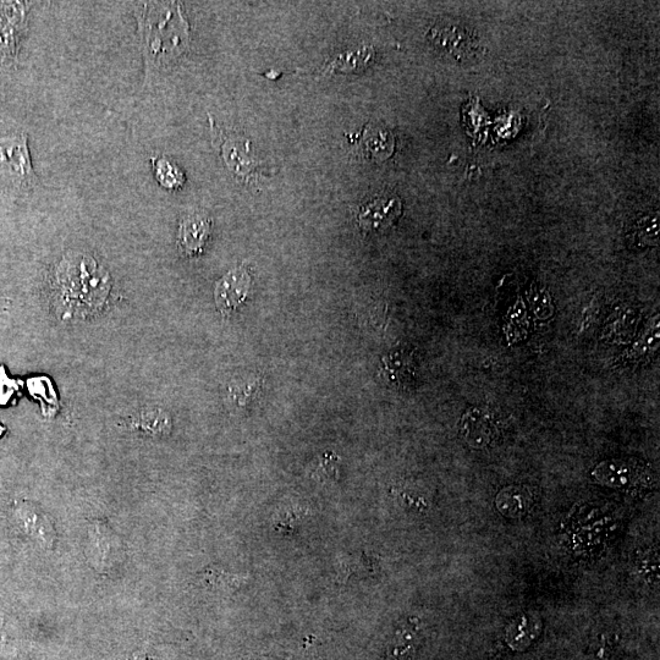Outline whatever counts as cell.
Wrapping results in <instances>:
<instances>
[{
	"instance_id": "ac0fdd59",
	"label": "cell",
	"mask_w": 660,
	"mask_h": 660,
	"mask_svg": "<svg viewBox=\"0 0 660 660\" xmlns=\"http://www.w3.org/2000/svg\"><path fill=\"white\" fill-rule=\"evenodd\" d=\"M207 580L209 583H212L213 587H216L220 581H223L224 588H231L234 586H239L242 583V577L224 574L222 571H209L207 575Z\"/></svg>"
},
{
	"instance_id": "6da1fadb",
	"label": "cell",
	"mask_w": 660,
	"mask_h": 660,
	"mask_svg": "<svg viewBox=\"0 0 660 660\" xmlns=\"http://www.w3.org/2000/svg\"><path fill=\"white\" fill-rule=\"evenodd\" d=\"M59 312L64 317L85 318L101 310L109 293V278L88 257L66 258L57 273Z\"/></svg>"
},
{
	"instance_id": "5bb4252c",
	"label": "cell",
	"mask_w": 660,
	"mask_h": 660,
	"mask_svg": "<svg viewBox=\"0 0 660 660\" xmlns=\"http://www.w3.org/2000/svg\"><path fill=\"white\" fill-rule=\"evenodd\" d=\"M632 238L640 245H654L658 240V214L637 219L631 228Z\"/></svg>"
},
{
	"instance_id": "3957f363",
	"label": "cell",
	"mask_w": 660,
	"mask_h": 660,
	"mask_svg": "<svg viewBox=\"0 0 660 660\" xmlns=\"http://www.w3.org/2000/svg\"><path fill=\"white\" fill-rule=\"evenodd\" d=\"M428 37L440 54L458 63H471L483 54L481 38L469 26L439 22Z\"/></svg>"
},
{
	"instance_id": "52a82bcc",
	"label": "cell",
	"mask_w": 660,
	"mask_h": 660,
	"mask_svg": "<svg viewBox=\"0 0 660 660\" xmlns=\"http://www.w3.org/2000/svg\"><path fill=\"white\" fill-rule=\"evenodd\" d=\"M460 434L471 448H486L498 436L497 423L489 412L471 409L461 418Z\"/></svg>"
},
{
	"instance_id": "30bf717a",
	"label": "cell",
	"mask_w": 660,
	"mask_h": 660,
	"mask_svg": "<svg viewBox=\"0 0 660 660\" xmlns=\"http://www.w3.org/2000/svg\"><path fill=\"white\" fill-rule=\"evenodd\" d=\"M374 49L370 46L361 47L356 51L346 52L338 55L332 62L324 65V74L334 73H352V71L362 70L372 62Z\"/></svg>"
},
{
	"instance_id": "9a60e30c",
	"label": "cell",
	"mask_w": 660,
	"mask_h": 660,
	"mask_svg": "<svg viewBox=\"0 0 660 660\" xmlns=\"http://www.w3.org/2000/svg\"><path fill=\"white\" fill-rule=\"evenodd\" d=\"M339 461V456L334 453L324 454L322 458L319 459L315 470H313L312 477L315 478L316 481L322 483H333L338 481L340 476Z\"/></svg>"
},
{
	"instance_id": "d6986e66",
	"label": "cell",
	"mask_w": 660,
	"mask_h": 660,
	"mask_svg": "<svg viewBox=\"0 0 660 660\" xmlns=\"http://www.w3.org/2000/svg\"><path fill=\"white\" fill-rule=\"evenodd\" d=\"M145 426H146L145 429L148 432H152V428H154V432H162L163 433V431H164V429L162 427H159L157 425H154V427H151V422L148 421L147 418H145ZM152 426H153V422H152Z\"/></svg>"
},
{
	"instance_id": "277c9868",
	"label": "cell",
	"mask_w": 660,
	"mask_h": 660,
	"mask_svg": "<svg viewBox=\"0 0 660 660\" xmlns=\"http://www.w3.org/2000/svg\"><path fill=\"white\" fill-rule=\"evenodd\" d=\"M35 181L25 135L0 139V185L26 187Z\"/></svg>"
},
{
	"instance_id": "ba28073f",
	"label": "cell",
	"mask_w": 660,
	"mask_h": 660,
	"mask_svg": "<svg viewBox=\"0 0 660 660\" xmlns=\"http://www.w3.org/2000/svg\"><path fill=\"white\" fill-rule=\"evenodd\" d=\"M536 503V495L526 486L505 487L497 495L495 505L500 514L517 519L524 517L532 510Z\"/></svg>"
},
{
	"instance_id": "8992f818",
	"label": "cell",
	"mask_w": 660,
	"mask_h": 660,
	"mask_svg": "<svg viewBox=\"0 0 660 660\" xmlns=\"http://www.w3.org/2000/svg\"><path fill=\"white\" fill-rule=\"evenodd\" d=\"M401 213H403V203L399 197H377L360 208L357 213V223L363 231L378 233L392 227Z\"/></svg>"
},
{
	"instance_id": "2e32d148",
	"label": "cell",
	"mask_w": 660,
	"mask_h": 660,
	"mask_svg": "<svg viewBox=\"0 0 660 660\" xmlns=\"http://www.w3.org/2000/svg\"><path fill=\"white\" fill-rule=\"evenodd\" d=\"M154 170H156L159 183L164 187H168V189H178L184 183L183 173L173 163H170L168 159H158L154 163Z\"/></svg>"
},
{
	"instance_id": "7c38bea8",
	"label": "cell",
	"mask_w": 660,
	"mask_h": 660,
	"mask_svg": "<svg viewBox=\"0 0 660 660\" xmlns=\"http://www.w3.org/2000/svg\"><path fill=\"white\" fill-rule=\"evenodd\" d=\"M383 363L384 372L392 383L404 384L410 382V379L414 377L412 361L404 352H393V354L384 357Z\"/></svg>"
},
{
	"instance_id": "4fadbf2b",
	"label": "cell",
	"mask_w": 660,
	"mask_h": 660,
	"mask_svg": "<svg viewBox=\"0 0 660 660\" xmlns=\"http://www.w3.org/2000/svg\"><path fill=\"white\" fill-rule=\"evenodd\" d=\"M659 344V321L658 317L653 318L642 337L636 341L632 348L627 352L630 360H638L643 356L651 354L656 350Z\"/></svg>"
},
{
	"instance_id": "e0dca14e",
	"label": "cell",
	"mask_w": 660,
	"mask_h": 660,
	"mask_svg": "<svg viewBox=\"0 0 660 660\" xmlns=\"http://www.w3.org/2000/svg\"><path fill=\"white\" fill-rule=\"evenodd\" d=\"M260 387L261 382L258 381L246 384L244 387H236L230 390V398L231 400H235L239 405H245L253 399V396L256 395Z\"/></svg>"
},
{
	"instance_id": "7a4b0ae2",
	"label": "cell",
	"mask_w": 660,
	"mask_h": 660,
	"mask_svg": "<svg viewBox=\"0 0 660 660\" xmlns=\"http://www.w3.org/2000/svg\"><path fill=\"white\" fill-rule=\"evenodd\" d=\"M172 4L145 3L137 13L143 53L150 65H163L185 46V24Z\"/></svg>"
},
{
	"instance_id": "9c48e42d",
	"label": "cell",
	"mask_w": 660,
	"mask_h": 660,
	"mask_svg": "<svg viewBox=\"0 0 660 660\" xmlns=\"http://www.w3.org/2000/svg\"><path fill=\"white\" fill-rule=\"evenodd\" d=\"M211 234V222L202 216L186 218L180 225L179 244L186 255L196 256L201 253Z\"/></svg>"
},
{
	"instance_id": "8fae6325",
	"label": "cell",
	"mask_w": 660,
	"mask_h": 660,
	"mask_svg": "<svg viewBox=\"0 0 660 660\" xmlns=\"http://www.w3.org/2000/svg\"><path fill=\"white\" fill-rule=\"evenodd\" d=\"M418 643L417 627L407 626L398 631L388 648L387 660H407L414 656Z\"/></svg>"
},
{
	"instance_id": "5b68a950",
	"label": "cell",
	"mask_w": 660,
	"mask_h": 660,
	"mask_svg": "<svg viewBox=\"0 0 660 660\" xmlns=\"http://www.w3.org/2000/svg\"><path fill=\"white\" fill-rule=\"evenodd\" d=\"M252 277L249 269L240 266L233 269L219 280L214 297L220 313L228 317L244 304L247 295L250 294Z\"/></svg>"
}]
</instances>
